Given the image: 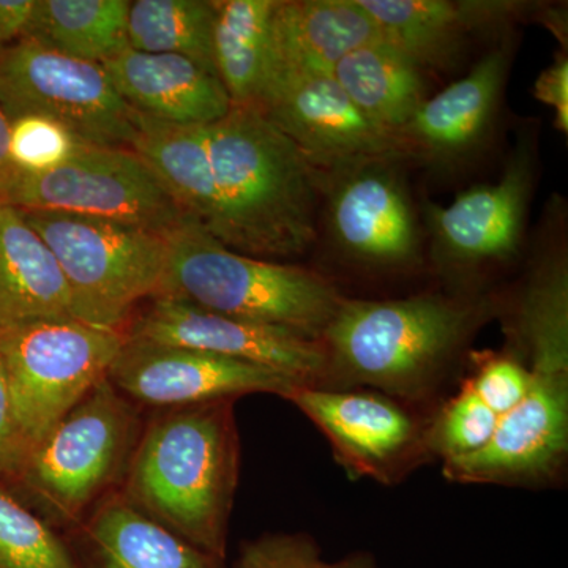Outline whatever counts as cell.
<instances>
[{"label": "cell", "instance_id": "obj_1", "mask_svg": "<svg viewBox=\"0 0 568 568\" xmlns=\"http://www.w3.org/2000/svg\"><path fill=\"white\" fill-rule=\"evenodd\" d=\"M219 193L213 237L257 260L312 248L323 178L256 108L233 106L203 126Z\"/></svg>", "mask_w": 568, "mask_h": 568}, {"label": "cell", "instance_id": "obj_2", "mask_svg": "<svg viewBox=\"0 0 568 568\" xmlns=\"http://www.w3.org/2000/svg\"><path fill=\"white\" fill-rule=\"evenodd\" d=\"M233 402L170 407L153 417L119 491L153 521L220 560L241 454Z\"/></svg>", "mask_w": 568, "mask_h": 568}, {"label": "cell", "instance_id": "obj_3", "mask_svg": "<svg viewBox=\"0 0 568 568\" xmlns=\"http://www.w3.org/2000/svg\"><path fill=\"white\" fill-rule=\"evenodd\" d=\"M496 310L491 298L443 294L396 301L343 297L321 336L324 379L364 384L387 396L424 394Z\"/></svg>", "mask_w": 568, "mask_h": 568}, {"label": "cell", "instance_id": "obj_4", "mask_svg": "<svg viewBox=\"0 0 568 568\" xmlns=\"http://www.w3.org/2000/svg\"><path fill=\"white\" fill-rule=\"evenodd\" d=\"M166 274L159 295L209 312L321 342L343 301L325 276L234 252L190 219L166 234Z\"/></svg>", "mask_w": 568, "mask_h": 568}, {"label": "cell", "instance_id": "obj_5", "mask_svg": "<svg viewBox=\"0 0 568 568\" xmlns=\"http://www.w3.org/2000/svg\"><path fill=\"white\" fill-rule=\"evenodd\" d=\"M142 428L134 403L103 379L29 452L6 487L52 526L78 529L93 504L122 484Z\"/></svg>", "mask_w": 568, "mask_h": 568}, {"label": "cell", "instance_id": "obj_6", "mask_svg": "<svg viewBox=\"0 0 568 568\" xmlns=\"http://www.w3.org/2000/svg\"><path fill=\"white\" fill-rule=\"evenodd\" d=\"M22 213L61 265L74 320L122 332L133 310L162 290L166 235L71 213Z\"/></svg>", "mask_w": 568, "mask_h": 568}, {"label": "cell", "instance_id": "obj_7", "mask_svg": "<svg viewBox=\"0 0 568 568\" xmlns=\"http://www.w3.org/2000/svg\"><path fill=\"white\" fill-rule=\"evenodd\" d=\"M123 343L122 332L93 327L74 317L0 331V364L28 455L106 379Z\"/></svg>", "mask_w": 568, "mask_h": 568}, {"label": "cell", "instance_id": "obj_8", "mask_svg": "<svg viewBox=\"0 0 568 568\" xmlns=\"http://www.w3.org/2000/svg\"><path fill=\"white\" fill-rule=\"evenodd\" d=\"M0 204L106 220L162 235L186 219L136 152L103 145H82L47 173H14Z\"/></svg>", "mask_w": 568, "mask_h": 568}, {"label": "cell", "instance_id": "obj_9", "mask_svg": "<svg viewBox=\"0 0 568 568\" xmlns=\"http://www.w3.org/2000/svg\"><path fill=\"white\" fill-rule=\"evenodd\" d=\"M0 108L7 119L37 114L62 123L88 145L132 149L138 112L102 63L80 61L29 39L0 50Z\"/></svg>", "mask_w": 568, "mask_h": 568}, {"label": "cell", "instance_id": "obj_10", "mask_svg": "<svg viewBox=\"0 0 568 568\" xmlns=\"http://www.w3.org/2000/svg\"><path fill=\"white\" fill-rule=\"evenodd\" d=\"M529 372L525 398L499 418L491 440L444 462L459 484L537 481L562 465L568 448V338L538 339L511 351Z\"/></svg>", "mask_w": 568, "mask_h": 568}, {"label": "cell", "instance_id": "obj_11", "mask_svg": "<svg viewBox=\"0 0 568 568\" xmlns=\"http://www.w3.org/2000/svg\"><path fill=\"white\" fill-rule=\"evenodd\" d=\"M260 111L297 145L323 181L366 164L407 159L398 134L369 121L332 77L280 78Z\"/></svg>", "mask_w": 568, "mask_h": 568}, {"label": "cell", "instance_id": "obj_12", "mask_svg": "<svg viewBox=\"0 0 568 568\" xmlns=\"http://www.w3.org/2000/svg\"><path fill=\"white\" fill-rule=\"evenodd\" d=\"M106 377L130 402L164 409L248 394H275L286 399L295 387L304 386L267 366L126 338Z\"/></svg>", "mask_w": 568, "mask_h": 568}, {"label": "cell", "instance_id": "obj_13", "mask_svg": "<svg viewBox=\"0 0 568 568\" xmlns=\"http://www.w3.org/2000/svg\"><path fill=\"white\" fill-rule=\"evenodd\" d=\"M123 335L132 342L190 347L267 366L304 386H321L327 366L321 342L164 295L151 298L148 308L134 317Z\"/></svg>", "mask_w": 568, "mask_h": 568}, {"label": "cell", "instance_id": "obj_14", "mask_svg": "<svg viewBox=\"0 0 568 568\" xmlns=\"http://www.w3.org/2000/svg\"><path fill=\"white\" fill-rule=\"evenodd\" d=\"M536 142L523 134L495 183H481L446 207H432L433 256L444 267L477 268L517 256L536 185Z\"/></svg>", "mask_w": 568, "mask_h": 568}, {"label": "cell", "instance_id": "obj_15", "mask_svg": "<svg viewBox=\"0 0 568 568\" xmlns=\"http://www.w3.org/2000/svg\"><path fill=\"white\" fill-rule=\"evenodd\" d=\"M398 171V162H379L323 181L328 231L357 263L399 268L420 257L416 207Z\"/></svg>", "mask_w": 568, "mask_h": 568}, {"label": "cell", "instance_id": "obj_16", "mask_svg": "<svg viewBox=\"0 0 568 568\" xmlns=\"http://www.w3.org/2000/svg\"><path fill=\"white\" fill-rule=\"evenodd\" d=\"M286 399L327 436L336 459L361 477L386 481L422 437L416 418L377 392L301 386Z\"/></svg>", "mask_w": 568, "mask_h": 568}, {"label": "cell", "instance_id": "obj_17", "mask_svg": "<svg viewBox=\"0 0 568 568\" xmlns=\"http://www.w3.org/2000/svg\"><path fill=\"white\" fill-rule=\"evenodd\" d=\"M511 59L514 41L504 39L465 78L426 99L396 133L405 144L407 159L450 164L474 153L495 122Z\"/></svg>", "mask_w": 568, "mask_h": 568}, {"label": "cell", "instance_id": "obj_18", "mask_svg": "<svg viewBox=\"0 0 568 568\" xmlns=\"http://www.w3.org/2000/svg\"><path fill=\"white\" fill-rule=\"evenodd\" d=\"M383 39L422 70L455 65L470 37L521 20L537 3L503 0H358Z\"/></svg>", "mask_w": 568, "mask_h": 568}, {"label": "cell", "instance_id": "obj_19", "mask_svg": "<svg viewBox=\"0 0 568 568\" xmlns=\"http://www.w3.org/2000/svg\"><path fill=\"white\" fill-rule=\"evenodd\" d=\"M102 65L123 102L155 121L207 126L233 108L220 78L182 55L126 48Z\"/></svg>", "mask_w": 568, "mask_h": 568}, {"label": "cell", "instance_id": "obj_20", "mask_svg": "<svg viewBox=\"0 0 568 568\" xmlns=\"http://www.w3.org/2000/svg\"><path fill=\"white\" fill-rule=\"evenodd\" d=\"M381 39L379 26L358 0H278L275 82L290 74L331 77L343 58Z\"/></svg>", "mask_w": 568, "mask_h": 568}, {"label": "cell", "instance_id": "obj_21", "mask_svg": "<svg viewBox=\"0 0 568 568\" xmlns=\"http://www.w3.org/2000/svg\"><path fill=\"white\" fill-rule=\"evenodd\" d=\"M81 568H219L220 559L134 508L121 493H111L78 528Z\"/></svg>", "mask_w": 568, "mask_h": 568}, {"label": "cell", "instance_id": "obj_22", "mask_svg": "<svg viewBox=\"0 0 568 568\" xmlns=\"http://www.w3.org/2000/svg\"><path fill=\"white\" fill-rule=\"evenodd\" d=\"M73 317L69 283L20 209L0 204V331Z\"/></svg>", "mask_w": 568, "mask_h": 568}, {"label": "cell", "instance_id": "obj_23", "mask_svg": "<svg viewBox=\"0 0 568 568\" xmlns=\"http://www.w3.org/2000/svg\"><path fill=\"white\" fill-rule=\"evenodd\" d=\"M278 0H216L213 61L233 106L260 110L276 80Z\"/></svg>", "mask_w": 568, "mask_h": 568}, {"label": "cell", "instance_id": "obj_24", "mask_svg": "<svg viewBox=\"0 0 568 568\" xmlns=\"http://www.w3.org/2000/svg\"><path fill=\"white\" fill-rule=\"evenodd\" d=\"M132 151L148 163L186 219L215 234L219 193L203 126L160 122L138 112Z\"/></svg>", "mask_w": 568, "mask_h": 568}, {"label": "cell", "instance_id": "obj_25", "mask_svg": "<svg viewBox=\"0 0 568 568\" xmlns=\"http://www.w3.org/2000/svg\"><path fill=\"white\" fill-rule=\"evenodd\" d=\"M331 77L369 121L392 133H398L428 99L425 71L384 39L347 54Z\"/></svg>", "mask_w": 568, "mask_h": 568}, {"label": "cell", "instance_id": "obj_26", "mask_svg": "<svg viewBox=\"0 0 568 568\" xmlns=\"http://www.w3.org/2000/svg\"><path fill=\"white\" fill-rule=\"evenodd\" d=\"M129 0H36L26 37L80 61L103 63L129 44Z\"/></svg>", "mask_w": 568, "mask_h": 568}, {"label": "cell", "instance_id": "obj_27", "mask_svg": "<svg viewBox=\"0 0 568 568\" xmlns=\"http://www.w3.org/2000/svg\"><path fill=\"white\" fill-rule=\"evenodd\" d=\"M215 18L216 0H134L129 10V44L136 51L182 55L216 74Z\"/></svg>", "mask_w": 568, "mask_h": 568}, {"label": "cell", "instance_id": "obj_28", "mask_svg": "<svg viewBox=\"0 0 568 568\" xmlns=\"http://www.w3.org/2000/svg\"><path fill=\"white\" fill-rule=\"evenodd\" d=\"M0 568H81L69 541L2 485Z\"/></svg>", "mask_w": 568, "mask_h": 568}, {"label": "cell", "instance_id": "obj_29", "mask_svg": "<svg viewBox=\"0 0 568 568\" xmlns=\"http://www.w3.org/2000/svg\"><path fill=\"white\" fill-rule=\"evenodd\" d=\"M499 417L463 384L428 432V447L447 459L462 458L481 450L495 436Z\"/></svg>", "mask_w": 568, "mask_h": 568}, {"label": "cell", "instance_id": "obj_30", "mask_svg": "<svg viewBox=\"0 0 568 568\" xmlns=\"http://www.w3.org/2000/svg\"><path fill=\"white\" fill-rule=\"evenodd\" d=\"M9 125L10 163L20 174L54 170L85 145L62 123L44 115H20L9 119Z\"/></svg>", "mask_w": 568, "mask_h": 568}, {"label": "cell", "instance_id": "obj_31", "mask_svg": "<svg viewBox=\"0 0 568 568\" xmlns=\"http://www.w3.org/2000/svg\"><path fill=\"white\" fill-rule=\"evenodd\" d=\"M239 568H379L369 555L325 560L313 538L302 534H268L242 545Z\"/></svg>", "mask_w": 568, "mask_h": 568}, {"label": "cell", "instance_id": "obj_32", "mask_svg": "<svg viewBox=\"0 0 568 568\" xmlns=\"http://www.w3.org/2000/svg\"><path fill=\"white\" fill-rule=\"evenodd\" d=\"M467 383L478 398L500 418L525 398L529 387V372L514 353L488 355L480 361L476 375L469 377Z\"/></svg>", "mask_w": 568, "mask_h": 568}, {"label": "cell", "instance_id": "obj_33", "mask_svg": "<svg viewBox=\"0 0 568 568\" xmlns=\"http://www.w3.org/2000/svg\"><path fill=\"white\" fill-rule=\"evenodd\" d=\"M26 457H28V448L24 446L17 418H14L9 387L0 364V485L2 487H9L18 476Z\"/></svg>", "mask_w": 568, "mask_h": 568}, {"label": "cell", "instance_id": "obj_34", "mask_svg": "<svg viewBox=\"0 0 568 568\" xmlns=\"http://www.w3.org/2000/svg\"><path fill=\"white\" fill-rule=\"evenodd\" d=\"M534 97L555 110V126L568 133V58L567 52L556 55L551 65L538 74L534 82Z\"/></svg>", "mask_w": 568, "mask_h": 568}, {"label": "cell", "instance_id": "obj_35", "mask_svg": "<svg viewBox=\"0 0 568 568\" xmlns=\"http://www.w3.org/2000/svg\"><path fill=\"white\" fill-rule=\"evenodd\" d=\"M36 0H0V50L24 39Z\"/></svg>", "mask_w": 568, "mask_h": 568}, {"label": "cell", "instance_id": "obj_36", "mask_svg": "<svg viewBox=\"0 0 568 568\" xmlns=\"http://www.w3.org/2000/svg\"><path fill=\"white\" fill-rule=\"evenodd\" d=\"M9 129V119H7L6 112L0 108V197H2L7 185H9L14 173H17L10 163Z\"/></svg>", "mask_w": 568, "mask_h": 568}]
</instances>
